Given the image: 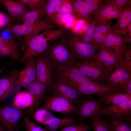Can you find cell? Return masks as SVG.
Returning a JSON list of instances; mask_svg holds the SVG:
<instances>
[{
	"label": "cell",
	"instance_id": "9a60e30c",
	"mask_svg": "<svg viewBox=\"0 0 131 131\" xmlns=\"http://www.w3.org/2000/svg\"><path fill=\"white\" fill-rule=\"evenodd\" d=\"M72 86L77 90L81 96L92 95L103 96L118 91L107 85L96 82Z\"/></svg>",
	"mask_w": 131,
	"mask_h": 131
},
{
	"label": "cell",
	"instance_id": "bcb514c9",
	"mask_svg": "<svg viewBox=\"0 0 131 131\" xmlns=\"http://www.w3.org/2000/svg\"><path fill=\"white\" fill-rule=\"evenodd\" d=\"M0 131H6L0 123Z\"/></svg>",
	"mask_w": 131,
	"mask_h": 131
},
{
	"label": "cell",
	"instance_id": "ac0fdd59",
	"mask_svg": "<svg viewBox=\"0 0 131 131\" xmlns=\"http://www.w3.org/2000/svg\"><path fill=\"white\" fill-rule=\"evenodd\" d=\"M122 9L114 4L113 0H106L105 4L94 14L93 19L96 23L100 21L117 19Z\"/></svg>",
	"mask_w": 131,
	"mask_h": 131
},
{
	"label": "cell",
	"instance_id": "f1b7e54d",
	"mask_svg": "<svg viewBox=\"0 0 131 131\" xmlns=\"http://www.w3.org/2000/svg\"><path fill=\"white\" fill-rule=\"evenodd\" d=\"M73 8L72 13L77 18L89 21V16L86 11L84 5L83 0H69Z\"/></svg>",
	"mask_w": 131,
	"mask_h": 131
},
{
	"label": "cell",
	"instance_id": "ab89813d",
	"mask_svg": "<svg viewBox=\"0 0 131 131\" xmlns=\"http://www.w3.org/2000/svg\"><path fill=\"white\" fill-rule=\"evenodd\" d=\"M24 120L26 131H49L31 120L29 118L25 117Z\"/></svg>",
	"mask_w": 131,
	"mask_h": 131
},
{
	"label": "cell",
	"instance_id": "1f68e13d",
	"mask_svg": "<svg viewBox=\"0 0 131 131\" xmlns=\"http://www.w3.org/2000/svg\"><path fill=\"white\" fill-rule=\"evenodd\" d=\"M106 0H84V5L85 9L89 16L94 14L106 3Z\"/></svg>",
	"mask_w": 131,
	"mask_h": 131
},
{
	"label": "cell",
	"instance_id": "8fae6325",
	"mask_svg": "<svg viewBox=\"0 0 131 131\" xmlns=\"http://www.w3.org/2000/svg\"><path fill=\"white\" fill-rule=\"evenodd\" d=\"M35 60L37 78L43 84L46 90L51 85L52 66L48 59L42 54L37 56Z\"/></svg>",
	"mask_w": 131,
	"mask_h": 131
},
{
	"label": "cell",
	"instance_id": "ba28073f",
	"mask_svg": "<svg viewBox=\"0 0 131 131\" xmlns=\"http://www.w3.org/2000/svg\"><path fill=\"white\" fill-rule=\"evenodd\" d=\"M40 108L45 109L65 115L75 114L77 107L71 101L61 96L54 95L45 98Z\"/></svg>",
	"mask_w": 131,
	"mask_h": 131
},
{
	"label": "cell",
	"instance_id": "f35d334b",
	"mask_svg": "<svg viewBox=\"0 0 131 131\" xmlns=\"http://www.w3.org/2000/svg\"><path fill=\"white\" fill-rule=\"evenodd\" d=\"M31 10L40 9L44 7L47 0H18Z\"/></svg>",
	"mask_w": 131,
	"mask_h": 131
},
{
	"label": "cell",
	"instance_id": "6da1fadb",
	"mask_svg": "<svg viewBox=\"0 0 131 131\" xmlns=\"http://www.w3.org/2000/svg\"><path fill=\"white\" fill-rule=\"evenodd\" d=\"M66 28L49 30L38 34L24 42L25 49L20 60L24 63L43 53L55 40L65 34Z\"/></svg>",
	"mask_w": 131,
	"mask_h": 131
},
{
	"label": "cell",
	"instance_id": "f6af8a7d",
	"mask_svg": "<svg viewBox=\"0 0 131 131\" xmlns=\"http://www.w3.org/2000/svg\"><path fill=\"white\" fill-rule=\"evenodd\" d=\"M113 2L114 4L121 8H122L126 5L131 4V0H113Z\"/></svg>",
	"mask_w": 131,
	"mask_h": 131
},
{
	"label": "cell",
	"instance_id": "d4e9b609",
	"mask_svg": "<svg viewBox=\"0 0 131 131\" xmlns=\"http://www.w3.org/2000/svg\"><path fill=\"white\" fill-rule=\"evenodd\" d=\"M98 98L102 100L104 105L115 104L131 99V95L116 91L105 96H99Z\"/></svg>",
	"mask_w": 131,
	"mask_h": 131
},
{
	"label": "cell",
	"instance_id": "30bf717a",
	"mask_svg": "<svg viewBox=\"0 0 131 131\" xmlns=\"http://www.w3.org/2000/svg\"><path fill=\"white\" fill-rule=\"evenodd\" d=\"M123 56L122 53H116L113 50L102 46L98 49L95 60L110 73L121 61Z\"/></svg>",
	"mask_w": 131,
	"mask_h": 131
},
{
	"label": "cell",
	"instance_id": "4316f807",
	"mask_svg": "<svg viewBox=\"0 0 131 131\" xmlns=\"http://www.w3.org/2000/svg\"><path fill=\"white\" fill-rule=\"evenodd\" d=\"M32 96L36 99H44L46 91L43 84L37 78L26 88Z\"/></svg>",
	"mask_w": 131,
	"mask_h": 131
},
{
	"label": "cell",
	"instance_id": "d6a6232c",
	"mask_svg": "<svg viewBox=\"0 0 131 131\" xmlns=\"http://www.w3.org/2000/svg\"><path fill=\"white\" fill-rule=\"evenodd\" d=\"M53 116L49 110L42 108L36 110L33 115L35 121L44 125Z\"/></svg>",
	"mask_w": 131,
	"mask_h": 131
},
{
	"label": "cell",
	"instance_id": "60d3db41",
	"mask_svg": "<svg viewBox=\"0 0 131 131\" xmlns=\"http://www.w3.org/2000/svg\"><path fill=\"white\" fill-rule=\"evenodd\" d=\"M108 35L94 33L93 38V42L95 47L97 49L102 46Z\"/></svg>",
	"mask_w": 131,
	"mask_h": 131
},
{
	"label": "cell",
	"instance_id": "9c48e42d",
	"mask_svg": "<svg viewBox=\"0 0 131 131\" xmlns=\"http://www.w3.org/2000/svg\"><path fill=\"white\" fill-rule=\"evenodd\" d=\"M23 115L22 110L13 105L0 106V123L6 131H15L17 124Z\"/></svg>",
	"mask_w": 131,
	"mask_h": 131
},
{
	"label": "cell",
	"instance_id": "7c38bea8",
	"mask_svg": "<svg viewBox=\"0 0 131 131\" xmlns=\"http://www.w3.org/2000/svg\"><path fill=\"white\" fill-rule=\"evenodd\" d=\"M18 72L15 71L9 76L0 77V103L18 93L20 88L18 82Z\"/></svg>",
	"mask_w": 131,
	"mask_h": 131
},
{
	"label": "cell",
	"instance_id": "2e32d148",
	"mask_svg": "<svg viewBox=\"0 0 131 131\" xmlns=\"http://www.w3.org/2000/svg\"><path fill=\"white\" fill-rule=\"evenodd\" d=\"M131 79V74L118 63L109 75L105 84L119 91L121 86Z\"/></svg>",
	"mask_w": 131,
	"mask_h": 131
},
{
	"label": "cell",
	"instance_id": "ffe728a7",
	"mask_svg": "<svg viewBox=\"0 0 131 131\" xmlns=\"http://www.w3.org/2000/svg\"><path fill=\"white\" fill-rule=\"evenodd\" d=\"M24 68L18 74V82L21 87L26 88L37 78L35 60L34 58L26 63Z\"/></svg>",
	"mask_w": 131,
	"mask_h": 131
},
{
	"label": "cell",
	"instance_id": "7bdbcfd3",
	"mask_svg": "<svg viewBox=\"0 0 131 131\" xmlns=\"http://www.w3.org/2000/svg\"><path fill=\"white\" fill-rule=\"evenodd\" d=\"M119 91L131 95V79L123 83L119 88Z\"/></svg>",
	"mask_w": 131,
	"mask_h": 131
},
{
	"label": "cell",
	"instance_id": "7a4b0ae2",
	"mask_svg": "<svg viewBox=\"0 0 131 131\" xmlns=\"http://www.w3.org/2000/svg\"><path fill=\"white\" fill-rule=\"evenodd\" d=\"M65 34L55 40L41 54L48 59L52 66H55L57 69L67 65L74 64L78 61L69 49Z\"/></svg>",
	"mask_w": 131,
	"mask_h": 131
},
{
	"label": "cell",
	"instance_id": "603a6c76",
	"mask_svg": "<svg viewBox=\"0 0 131 131\" xmlns=\"http://www.w3.org/2000/svg\"><path fill=\"white\" fill-rule=\"evenodd\" d=\"M5 56L15 60L21 59L17 42L7 41L0 36V56Z\"/></svg>",
	"mask_w": 131,
	"mask_h": 131
},
{
	"label": "cell",
	"instance_id": "cb8c5ba5",
	"mask_svg": "<svg viewBox=\"0 0 131 131\" xmlns=\"http://www.w3.org/2000/svg\"><path fill=\"white\" fill-rule=\"evenodd\" d=\"M116 23L112 26L113 29L123 32L131 22V5H127L123 8Z\"/></svg>",
	"mask_w": 131,
	"mask_h": 131
},
{
	"label": "cell",
	"instance_id": "8d00e7d4",
	"mask_svg": "<svg viewBox=\"0 0 131 131\" xmlns=\"http://www.w3.org/2000/svg\"><path fill=\"white\" fill-rule=\"evenodd\" d=\"M90 120L94 131H109L105 119L99 117Z\"/></svg>",
	"mask_w": 131,
	"mask_h": 131
},
{
	"label": "cell",
	"instance_id": "484cf974",
	"mask_svg": "<svg viewBox=\"0 0 131 131\" xmlns=\"http://www.w3.org/2000/svg\"><path fill=\"white\" fill-rule=\"evenodd\" d=\"M88 22L83 27L82 32L78 34L82 41L94 45L93 38L96 23L93 19H90Z\"/></svg>",
	"mask_w": 131,
	"mask_h": 131
},
{
	"label": "cell",
	"instance_id": "5b68a950",
	"mask_svg": "<svg viewBox=\"0 0 131 131\" xmlns=\"http://www.w3.org/2000/svg\"><path fill=\"white\" fill-rule=\"evenodd\" d=\"M104 105L100 99H96L91 95L80 97V104L75 114L79 117L80 123L87 119L102 117V111Z\"/></svg>",
	"mask_w": 131,
	"mask_h": 131
},
{
	"label": "cell",
	"instance_id": "44dd1931",
	"mask_svg": "<svg viewBox=\"0 0 131 131\" xmlns=\"http://www.w3.org/2000/svg\"><path fill=\"white\" fill-rule=\"evenodd\" d=\"M131 113V99L120 103L104 106L102 111V117H107L124 115Z\"/></svg>",
	"mask_w": 131,
	"mask_h": 131
},
{
	"label": "cell",
	"instance_id": "4fadbf2b",
	"mask_svg": "<svg viewBox=\"0 0 131 131\" xmlns=\"http://www.w3.org/2000/svg\"><path fill=\"white\" fill-rule=\"evenodd\" d=\"M122 35L121 31L112 29L102 46L113 50L116 53H123L128 47L126 44L131 42V39L124 38Z\"/></svg>",
	"mask_w": 131,
	"mask_h": 131
},
{
	"label": "cell",
	"instance_id": "7402d4cb",
	"mask_svg": "<svg viewBox=\"0 0 131 131\" xmlns=\"http://www.w3.org/2000/svg\"><path fill=\"white\" fill-rule=\"evenodd\" d=\"M79 122L78 118L73 117H57L54 116L48 120L44 125L49 131H56L70 125Z\"/></svg>",
	"mask_w": 131,
	"mask_h": 131
},
{
	"label": "cell",
	"instance_id": "ee69618b",
	"mask_svg": "<svg viewBox=\"0 0 131 131\" xmlns=\"http://www.w3.org/2000/svg\"><path fill=\"white\" fill-rule=\"evenodd\" d=\"M10 21L8 15L0 10V28L5 26Z\"/></svg>",
	"mask_w": 131,
	"mask_h": 131
},
{
	"label": "cell",
	"instance_id": "52a82bcc",
	"mask_svg": "<svg viewBox=\"0 0 131 131\" xmlns=\"http://www.w3.org/2000/svg\"><path fill=\"white\" fill-rule=\"evenodd\" d=\"M57 69L56 77L57 79L72 86L97 82L81 72L73 64Z\"/></svg>",
	"mask_w": 131,
	"mask_h": 131
},
{
	"label": "cell",
	"instance_id": "e575fe53",
	"mask_svg": "<svg viewBox=\"0 0 131 131\" xmlns=\"http://www.w3.org/2000/svg\"><path fill=\"white\" fill-rule=\"evenodd\" d=\"M123 56L121 61L119 63L128 72L131 74V48L128 47L122 53Z\"/></svg>",
	"mask_w": 131,
	"mask_h": 131
},
{
	"label": "cell",
	"instance_id": "b9f144b4",
	"mask_svg": "<svg viewBox=\"0 0 131 131\" xmlns=\"http://www.w3.org/2000/svg\"><path fill=\"white\" fill-rule=\"evenodd\" d=\"M72 6L69 0H64L58 13H72Z\"/></svg>",
	"mask_w": 131,
	"mask_h": 131
},
{
	"label": "cell",
	"instance_id": "74e56055",
	"mask_svg": "<svg viewBox=\"0 0 131 131\" xmlns=\"http://www.w3.org/2000/svg\"><path fill=\"white\" fill-rule=\"evenodd\" d=\"M0 36L5 41L11 42H17V39L22 38V37L15 35L6 26L1 28L0 31Z\"/></svg>",
	"mask_w": 131,
	"mask_h": 131
},
{
	"label": "cell",
	"instance_id": "277c9868",
	"mask_svg": "<svg viewBox=\"0 0 131 131\" xmlns=\"http://www.w3.org/2000/svg\"><path fill=\"white\" fill-rule=\"evenodd\" d=\"M67 32L65 35L72 54L78 61L95 60L97 49L93 45L82 41L77 33Z\"/></svg>",
	"mask_w": 131,
	"mask_h": 131
},
{
	"label": "cell",
	"instance_id": "4dcf8cb0",
	"mask_svg": "<svg viewBox=\"0 0 131 131\" xmlns=\"http://www.w3.org/2000/svg\"><path fill=\"white\" fill-rule=\"evenodd\" d=\"M64 0H47L44 7V17L52 20L58 13Z\"/></svg>",
	"mask_w": 131,
	"mask_h": 131
},
{
	"label": "cell",
	"instance_id": "8992f818",
	"mask_svg": "<svg viewBox=\"0 0 131 131\" xmlns=\"http://www.w3.org/2000/svg\"><path fill=\"white\" fill-rule=\"evenodd\" d=\"M83 74L98 83L105 84L110 73L95 60L77 61L73 64Z\"/></svg>",
	"mask_w": 131,
	"mask_h": 131
},
{
	"label": "cell",
	"instance_id": "5bb4252c",
	"mask_svg": "<svg viewBox=\"0 0 131 131\" xmlns=\"http://www.w3.org/2000/svg\"><path fill=\"white\" fill-rule=\"evenodd\" d=\"M52 88L54 95L62 96L72 102L77 107L79 106L81 96L76 88L57 79Z\"/></svg>",
	"mask_w": 131,
	"mask_h": 131
},
{
	"label": "cell",
	"instance_id": "836d02e7",
	"mask_svg": "<svg viewBox=\"0 0 131 131\" xmlns=\"http://www.w3.org/2000/svg\"><path fill=\"white\" fill-rule=\"evenodd\" d=\"M109 20L100 21L96 23L94 32L109 34L112 29Z\"/></svg>",
	"mask_w": 131,
	"mask_h": 131
},
{
	"label": "cell",
	"instance_id": "d6986e66",
	"mask_svg": "<svg viewBox=\"0 0 131 131\" xmlns=\"http://www.w3.org/2000/svg\"><path fill=\"white\" fill-rule=\"evenodd\" d=\"M105 119L109 131H131V113Z\"/></svg>",
	"mask_w": 131,
	"mask_h": 131
},
{
	"label": "cell",
	"instance_id": "d590c367",
	"mask_svg": "<svg viewBox=\"0 0 131 131\" xmlns=\"http://www.w3.org/2000/svg\"><path fill=\"white\" fill-rule=\"evenodd\" d=\"M92 127L84 123L78 124H72L62 128L59 130L56 131H89Z\"/></svg>",
	"mask_w": 131,
	"mask_h": 131
},
{
	"label": "cell",
	"instance_id": "3957f363",
	"mask_svg": "<svg viewBox=\"0 0 131 131\" xmlns=\"http://www.w3.org/2000/svg\"><path fill=\"white\" fill-rule=\"evenodd\" d=\"M6 26L17 36L21 37L24 36V42L45 31L58 27L52 20L45 17L32 24L13 25L9 23Z\"/></svg>",
	"mask_w": 131,
	"mask_h": 131
},
{
	"label": "cell",
	"instance_id": "f546056e",
	"mask_svg": "<svg viewBox=\"0 0 131 131\" xmlns=\"http://www.w3.org/2000/svg\"><path fill=\"white\" fill-rule=\"evenodd\" d=\"M44 7L28 11L24 15L21 21L23 23L28 25L32 24L39 21L44 17Z\"/></svg>",
	"mask_w": 131,
	"mask_h": 131
},
{
	"label": "cell",
	"instance_id": "e0dca14e",
	"mask_svg": "<svg viewBox=\"0 0 131 131\" xmlns=\"http://www.w3.org/2000/svg\"><path fill=\"white\" fill-rule=\"evenodd\" d=\"M0 4L7 10L11 21H21L24 15L31 10L26 5L17 0H0Z\"/></svg>",
	"mask_w": 131,
	"mask_h": 131
},
{
	"label": "cell",
	"instance_id": "83f0119b",
	"mask_svg": "<svg viewBox=\"0 0 131 131\" xmlns=\"http://www.w3.org/2000/svg\"><path fill=\"white\" fill-rule=\"evenodd\" d=\"M32 97L28 91L18 92L16 95L13 101V105L21 110L29 107L32 102Z\"/></svg>",
	"mask_w": 131,
	"mask_h": 131
}]
</instances>
